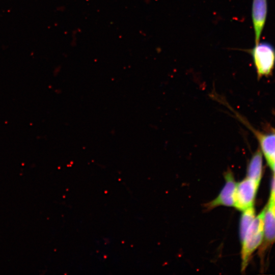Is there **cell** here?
<instances>
[{"mask_svg":"<svg viewBox=\"0 0 275 275\" xmlns=\"http://www.w3.org/2000/svg\"><path fill=\"white\" fill-rule=\"evenodd\" d=\"M264 212L265 208L255 217L241 242V271L245 269L252 254L262 241Z\"/></svg>","mask_w":275,"mask_h":275,"instance_id":"6da1fadb","label":"cell"},{"mask_svg":"<svg viewBox=\"0 0 275 275\" xmlns=\"http://www.w3.org/2000/svg\"><path fill=\"white\" fill-rule=\"evenodd\" d=\"M263 236L267 245L275 242V205L269 201L265 207Z\"/></svg>","mask_w":275,"mask_h":275,"instance_id":"52a82bcc","label":"cell"},{"mask_svg":"<svg viewBox=\"0 0 275 275\" xmlns=\"http://www.w3.org/2000/svg\"><path fill=\"white\" fill-rule=\"evenodd\" d=\"M254 133L259 142L262 152L271 169L275 161V132L265 134L255 131Z\"/></svg>","mask_w":275,"mask_h":275,"instance_id":"8992f818","label":"cell"},{"mask_svg":"<svg viewBox=\"0 0 275 275\" xmlns=\"http://www.w3.org/2000/svg\"><path fill=\"white\" fill-rule=\"evenodd\" d=\"M224 177V186L216 198L205 205L207 210H211L219 206H234L237 183L231 171L228 170L225 173Z\"/></svg>","mask_w":275,"mask_h":275,"instance_id":"277c9868","label":"cell"},{"mask_svg":"<svg viewBox=\"0 0 275 275\" xmlns=\"http://www.w3.org/2000/svg\"><path fill=\"white\" fill-rule=\"evenodd\" d=\"M271 169L272 170V171L273 172L274 175H275V161L274 162V164H273L272 167L271 168Z\"/></svg>","mask_w":275,"mask_h":275,"instance_id":"8fae6325","label":"cell"},{"mask_svg":"<svg viewBox=\"0 0 275 275\" xmlns=\"http://www.w3.org/2000/svg\"><path fill=\"white\" fill-rule=\"evenodd\" d=\"M255 217V211L253 206H251L243 211L240 218V237L242 242L246 232Z\"/></svg>","mask_w":275,"mask_h":275,"instance_id":"9c48e42d","label":"cell"},{"mask_svg":"<svg viewBox=\"0 0 275 275\" xmlns=\"http://www.w3.org/2000/svg\"><path fill=\"white\" fill-rule=\"evenodd\" d=\"M267 12V0H253L252 18L255 35V44L260 42L266 22Z\"/></svg>","mask_w":275,"mask_h":275,"instance_id":"5b68a950","label":"cell"},{"mask_svg":"<svg viewBox=\"0 0 275 275\" xmlns=\"http://www.w3.org/2000/svg\"><path fill=\"white\" fill-rule=\"evenodd\" d=\"M262 172V156L257 150L250 160L247 170V177L260 183Z\"/></svg>","mask_w":275,"mask_h":275,"instance_id":"ba28073f","label":"cell"},{"mask_svg":"<svg viewBox=\"0 0 275 275\" xmlns=\"http://www.w3.org/2000/svg\"><path fill=\"white\" fill-rule=\"evenodd\" d=\"M259 184L248 177L237 183L234 206L242 211L253 206Z\"/></svg>","mask_w":275,"mask_h":275,"instance_id":"3957f363","label":"cell"},{"mask_svg":"<svg viewBox=\"0 0 275 275\" xmlns=\"http://www.w3.org/2000/svg\"><path fill=\"white\" fill-rule=\"evenodd\" d=\"M269 201L275 205V175H274L272 182L271 191Z\"/></svg>","mask_w":275,"mask_h":275,"instance_id":"30bf717a","label":"cell"},{"mask_svg":"<svg viewBox=\"0 0 275 275\" xmlns=\"http://www.w3.org/2000/svg\"><path fill=\"white\" fill-rule=\"evenodd\" d=\"M251 54L258 77L270 75L275 64V49L269 43L259 42L248 50Z\"/></svg>","mask_w":275,"mask_h":275,"instance_id":"7a4b0ae2","label":"cell"}]
</instances>
